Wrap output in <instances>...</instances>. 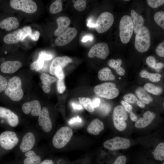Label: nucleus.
<instances>
[{
  "label": "nucleus",
  "mask_w": 164,
  "mask_h": 164,
  "mask_svg": "<svg viewBox=\"0 0 164 164\" xmlns=\"http://www.w3.org/2000/svg\"><path fill=\"white\" fill-rule=\"evenodd\" d=\"M95 93L98 96L108 99L116 97L119 91L113 82H106L97 85L94 88Z\"/></svg>",
  "instance_id": "nucleus-3"
},
{
  "label": "nucleus",
  "mask_w": 164,
  "mask_h": 164,
  "mask_svg": "<svg viewBox=\"0 0 164 164\" xmlns=\"http://www.w3.org/2000/svg\"><path fill=\"white\" fill-rule=\"evenodd\" d=\"M140 76L143 78H148L151 81L157 82L161 80L162 75L158 73H150L145 70H142L139 73Z\"/></svg>",
  "instance_id": "nucleus-30"
},
{
  "label": "nucleus",
  "mask_w": 164,
  "mask_h": 164,
  "mask_svg": "<svg viewBox=\"0 0 164 164\" xmlns=\"http://www.w3.org/2000/svg\"><path fill=\"white\" fill-rule=\"evenodd\" d=\"M77 30L74 28L69 27L64 32L58 36L55 41V44L61 46L67 44L76 37Z\"/></svg>",
  "instance_id": "nucleus-14"
},
{
  "label": "nucleus",
  "mask_w": 164,
  "mask_h": 164,
  "mask_svg": "<svg viewBox=\"0 0 164 164\" xmlns=\"http://www.w3.org/2000/svg\"><path fill=\"white\" fill-rule=\"evenodd\" d=\"M24 155L26 158L23 160V164H40L41 162L40 156L33 149L25 153Z\"/></svg>",
  "instance_id": "nucleus-23"
},
{
  "label": "nucleus",
  "mask_w": 164,
  "mask_h": 164,
  "mask_svg": "<svg viewBox=\"0 0 164 164\" xmlns=\"http://www.w3.org/2000/svg\"><path fill=\"white\" fill-rule=\"evenodd\" d=\"M38 126L46 133L50 132L53 128L52 122L47 108L43 107L41 110L38 120Z\"/></svg>",
  "instance_id": "nucleus-13"
},
{
  "label": "nucleus",
  "mask_w": 164,
  "mask_h": 164,
  "mask_svg": "<svg viewBox=\"0 0 164 164\" xmlns=\"http://www.w3.org/2000/svg\"><path fill=\"white\" fill-rule=\"evenodd\" d=\"M155 114L149 111L145 112L142 118H140L135 124V126L138 128H144L150 125L155 118Z\"/></svg>",
  "instance_id": "nucleus-19"
},
{
  "label": "nucleus",
  "mask_w": 164,
  "mask_h": 164,
  "mask_svg": "<svg viewBox=\"0 0 164 164\" xmlns=\"http://www.w3.org/2000/svg\"><path fill=\"white\" fill-rule=\"evenodd\" d=\"M75 0H73L72 2H73L74 3L75 2Z\"/></svg>",
  "instance_id": "nucleus-59"
},
{
  "label": "nucleus",
  "mask_w": 164,
  "mask_h": 164,
  "mask_svg": "<svg viewBox=\"0 0 164 164\" xmlns=\"http://www.w3.org/2000/svg\"><path fill=\"white\" fill-rule=\"evenodd\" d=\"M127 161L126 157L121 155L117 158L113 164H125Z\"/></svg>",
  "instance_id": "nucleus-45"
},
{
  "label": "nucleus",
  "mask_w": 164,
  "mask_h": 164,
  "mask_svg": "<svg viewBox=\"0 0 164 164\" xmlns=\"http://www.w3.org/2000/svg\"><path fill=\"white\" fill-rule=\"evenodd\" d=\"M119 36L121 42L126 44L130 41L133 34L134 28L131 17L123 16L119 23Z\"/></svg>",
  "instance_id": "nucleus-5"
},
{
  "label": "nucleus",
  "mask_w": 164,
  "mask_h": 164,
  "mask_svg": "<svg viewBox=\"0 0 164 164\" xmlns=\"http://www.w3.org/2000/svg\"><path fill=\"white\" fill-rule=\"evenodd\" d=\"M58 28L54 32V35L58 36L64 32L68 28L70 23V19L67 16H60L56 20Z\"/></svg>",
  "instance_id": "nucleus-20"
},
{
  "label": "nucleus",
  "mask_w": 164,
  "mask_h": 164,
  "mask_svg": "<svg viewBox=\"0 0 164 164\" xmlns=\"http://www.w3.org/2000/svg\"><path fill=\"white\" fill-rule=\"evenodd\" d=\"M57 89L60 94H62L66 89V87L63 79H58L57 82Z\"/></svg>",
  "instance_id": "nucleus-42"
},
{
  "label": "nucleus",
  "mask_w": 164,
  "mask_h": 164,
  "mask_svg": "<svg viewBox=\"0 0 164 164\" xmlns=\"http://www.w3.org/2000/svg\"><path fill=\"white\" fill-rule=\"evenodd\" d=\"M22 66L21 62L18 60H9L2 63L0 67L1 71L3 73H12L18 70Z\"/></svg>",
  "instance_id": "nucleus-18"
},
{
  "label": "nucleus",
  "mask_w": 164,
  "mask_h": 164,
  "mask_svg": "<svg viewBox=\"0 0 164 164\" xmlns=\"http://www.w3.org/2000/svg\"><path fill=\"white\" fill-rule=\"evenodd\" d=\"M157 54L159 56L162 57L164 56V41L160 43L155 49Z\"/></svg>",
  "instance_id": "nucleus-43"
},
{
  "label": "nucleus",
  "mask_w": 164,
  "mask_h": 164,
  "mask_svg": "<svg viewBox=\"0 0 164 164\" xmlns=\"http://www.w3.org/2000/svg\"><path fill=\"white\" fill-rule=\"evenodd\" d=\"M164 64L161 62L157 63L156 65V69H160L164 67Z\"/></svg>",
  "instance_id": "nucleus-58"
},
{
  "label": "nucleus",
  "mask_w": 164,
  "mask_h": 164,
  "mask_svg": "<svg viewBox=\"0 0 164 164\" xmlns=\"http://www.w3.org/2000/svg\"><path fill=\"white\" fill-rule=\"evenodd\" d=\"M40 36V33L38 31H33L31 35L29 37L32 40L35 41L38 40Z\"/></svg>",
  "instance_id": "nucleus-47"
},
{
  "label": "nucleus",
  "mask_w": 164,
  "mask_h": 164,
  "mask_svg": "<svg viewBox=\"0 0 164 164\" xmlns=\"http://www.w3.org/2000/svg\"><path fill=\"white\" fill-rule=\"evenodd\" d=\"M124 101L128 103H136L138 100L133 94L128 93L125 94L123 97Z\"/></svg>",
  "instance_id": "nucleus-38"
},
{
  "label": "nucleus",
  "mask_w": 164,
  "mask_h": 164,
  "mask_svg": "<svg viewBox=\"0 0 164 164\" xmlns=\"http://www.w3.org/2000/svg\"><path fill=\"white\" fill-rule=\"evenodd\" d=\"M95 24L92 22V19L91 18L89 19L87 21V25L90 27H95Z\"/></svg>",
  "instance_id": "nucleus-54"
},
{
  "label": "nucleus",
  "mask_w": 164,
  "mask_h": 164,
  "mask_svg": "<svg viewBox=\"0 0 164 164\" xmlns=\"http://www.w3.org/2000/svg\"><path fill=\"white\" fill-rule=\"evenodd\" d=\"M40 78L43 84L42 88L44 92L49 93L50 91V86L56 81V78L48 74L43 73L40 76Z\"/></svg>",
  "instance_id": "nucleus-26"
},
{
  "label": "nucleus",
  "mask_w": 164,
  "mask_h": 164,
  "mask_svg": "<svg viewBox=\"0 0 164 164\" xmlns=\"http://www.w3.org/2000/svg\"><path fill=\"white\" fill-rule=\"evenodd\" d=\"M82 121L81 118L78 116L76 118L74 117L71 118L69 121L68 123L69 124H72L76 122H80Z\"/></svg>",
  "instance_id": "nucleus-49"
},
{
  "label": "nucleus",
  "mask_w": 164,
  "mask_h": 164,
  "mask_svg": "<svg viewBox=\"0 0 164 164\" xmlns=\"http://www.w3.org/2000/svg\"><path fill=\"white\" fill-rule=\"evenodd\" d=\"M128 118L127 112L121 105L115 107L114 109L113 119L115 128L119 131L124 130L126 128L125 121Z\"/></svg>",
  "instance_id": "nucleus-7"
},
{
  "label": "nucleus",
  "mask_w": 164,
  "mask_h": 164,
  "mask_svg": "<svg viewBox=\"0 0 164 164\" xmlns=\"http://www.w3.org/2000/svg\"><path fill=\"white\" fill-rule=\"evenodd\" d=\"M163 164H164V162H163Z\"/></svg>",
  "instance_id": "nucleus-61"
},
{
  "label": "nucleus",
  "mask_w": 164,
  "mask_h": 164,
  "mask_svg": "<svg viewBox=\"0 0 164 164\" xmlns=\"http://www.w3.org/2000/svg\"><path fill=\"white\" fill-rule=\"evenodd\" d=\"M136 104L139 107L142 108H145V104L139 100H138Z\"/></svg>",
  "instance_id": "nucleus-57"
},
{
  "label": "nucleus",
  "mask_w": 164,
  "mask_h": 164,
  "mask_svg": "<svg viewBox=\"0 0 164 164\" xmlns=\"http://www.w3.org/2000/svg\"><path fill=\"white\" fill-rule=\"evenodd\" d=\"M30 68L32 70H35L36 71H38L39 70L36 60L32 63L30 65Z\"/></svg>",
  "instance_id": "nucleus-48"
},
{
  "label": "nucleus",
  "mask_w": 164,
  "mask_h": 164,
  "mask_svg": "<svg viewBox=\"0 0 164 164\" xmlns=\"http://www.w3.org/2000/svg\"><path fill=\"white\" fill-rule=\"evenodd\" d=\"M19 142L18 136L13 131H5L0 135V145L5 150H12L18 144Z\"/></svg>",
  "instance_id": "nucleus-6"
},
{
  "label": "nucleus",
  "mask_w": 164,
  "mask_h": 164,
  "mask_svg": "<svg viewBox=\"0 0 164 164\" xmlns=\"http://www.w3.org/2000/svg\"><path fill=\"white\" fill-rule=\"evenodd\" d=\"M8 82L6 79L0 75V92L5 90L7 86Z\"/></svg>",
  "instance_id": "nucleus-44"
},
{
  "label": "nucleus",
  "mask_w": 164,
  "mask_h": 164,
  "mask_svg": "<svg viewBox=\"0 0 164 164\" xmlns=\"http://www.w3.org/2000/svg\"><path fill=\"white\" fill-rule=\"evenodd\" d=\"M144 89L148 92L155 95L161 94L162 92V88L150 83L145 84Z\"/></svg>",
  "instance_id": "nucleus-33"
},
{
  "label": "nucleus",
  "mask_w": 164,
  "mask_h": 164,
  "mask_svg": "<svg viewBox=\"0 0 164 164\" xmlns=\"http://www.w3.org/2000/svg\"><path fill=\"white\" fill-rule=\"evenodd\" d=\"M152 153L154 159L157 160L162 161L164 159V143L161 142L156 146Z\"/></svg>",
  "instance_id": "nucleus-32"
},
{
  "label": "nucleus",
  "mask_w": 164,
  "mask_h": 164,
  "mask_svg": "<svg viewBox=\"0 0 164 164\" xmlns=\"http://www.w3.org/2000/svg\"><path fill=\"white\" fill-rule=\"evenodd\" d=\"M40 103L37 100L26 102L23 104L22 110L24 113L27 114L30 112L32 116H38L41 110Z\"/></svg>",
  "instance_id": "nucleus-17"
},
{
  "label": "nucleus",
  "mask_w": 164,
  "mask_h": 164,
  "mask_svg": "<svg viewBox=\"0 0 164 164\" xmlns=\"http://www.w3.org/2000/svg\"><path fill=\"white\" fill-rule=\"evenodd\" d=\"M10 5L13 9L21 10L28 13H32L37 10L36 3L32 0H11Z\"/></svg>",
  "instance_id": "nucleus-10"
},
{
  "label": "nucleus",
  "mask_w": 164,
  "mask_h": 164,
  "mask_svg": "<svg viewBox=\"0 0 164 164\" xmlns=\"http://www.w3.org/2000/svg\"><path fill=\"white\" fill-rule=\"evenodd\" d=\"M104 129L103 122L98 118H96L90 123L87 128V132L90 134L97 135Z\"/></svg>",
  "instance_id": "nucleus-21"
},
{
  "label": "nucleus",
  "mask_w": 164,
  "mask_h": 164,
  "mask_svg": "<svg viewBox=\"0 0 164 164\" xmlns=\"http://www.w3.org/2000/svg\"><path fill=\"white\" fill-rule=\"evenodd\" d=\"M122 63V60L120 59L117 60L112 59L108 61V64L110 67L116 70L118 74L123 76L125 74V69L121 67Z\"/></svg>",
  "instance_id": "nucleus-28"
},
{
  "label": "nucleus",
  "mask_w": 164,
  "mask_h": 164,
  "mask_svg": "<svg viewBox=\"0 0 164 164\" xmlns=\"http://www.w3.org/2000/svg\"><path fill=\"white\" fill-rule=\"evenodd\" d=\"M80 103L87 111L89 112H93L94 111L92 102L91 100L88 97H79L78 98Z\"/></svg>",
  "instance_id": "nucleus-31"
},
{
  "label": "nucleus",
  "mask_w": 164,
  "mask_h": 164,
  "mask_svg": "<svg viewBox=\"0 0 164 164\" xmlns=\"http://www.w3.org/2000/svg\"><path fill=\"white\" fill-rule=\"evenodd\" d=\"M119 79H121V77H120L119 78Z\"/></svg>",
  "instance_id": "nucleus-60"
},
{
  "label": "nucleus",
  "mask_w": 164,
  "mask_h": 164,
  "mask_svg": "<svg viewBox=\"0 0 164 164\" xmlns=\"http://www.w3.org/2000/svg\"><path fill=\"white\" fill-rule=\"evenodd\" d=\"M151 44V36L148 28L143 26L136 33L135 46L137 50L140 53H144L149 49Z\"/></svg>",
  "instance_id": "nucleus-2"
},
{
  "label": "nucleus",
  "mask_w": 164,
  "mask_h": 164,
  "mask_svg": "<svg viewBox=\"0 0 164 164\" xmlns=\"http://www.w3.org/2000/svg\"><path fill=\"white\" fill-rule=\"evenodd\" d=\"M73 135L72 129L68 126L60 128L56 133L52 139V144L56 148L64 147L69 142Z\"/></svg>",
  "instance_id": "nucleus-4"
},
{
  "label": "nucleus",
  "mask_w": 164,
  "mask_h": 164,
  "mask_svg": "<svg viewBox=\"0 0 164 164\" xmlns=\"http://www.w3.org/2000/svg\"><path fill=\"white\" fill-rule=\"evenodd\" d=\"M121 103L127 112L130 113L132 111V106L129 103L124 101H121Z\"/></svg>",
  "instance_id": "nucleus-46"
},
{
  "label": "nucleus",
  "mask_w": 164,
  "mask_h": 164,
  "mask_svg": "<svg viewBox=\"0 0 164 164\" xmlns=\"http://www.w3.org/2000/svg\"><path fill=\"white\" fill-rule=\"evenodd\" d=\"M147 65L151 68L156 69L157 63L155 58L153 56H148L146 60Z\"/></svg>",
  "instance_id": "nucleus-41"
},
{
  "label": "nucleus",
  "mask_w": 164,
  "mask_h": 164,
  "mask_svg": "<svg viewBox=\"0 0 164 164\" xmlns=\"http://www.w3.org/2000/svg\"><path fill=\"white\" fill-rule=\"evenodd\" d=\"M72 60L67 56H59L56 58L52 61L50 68V73L55 75L56 73L60 71L68 63L72 62Z\"/></svg>",
  "instance_id": "nucleus-15"
},
{
  "label": "nucleus",
  "mask_w": 164,
  "mask_h": 164,
  "mask_svg": "<svg viewBox=\"0 0 164 164\" xmlns=\"http://www.w3.org/2000/svg\"><path fill=\"white\" fill-rule=\"evenodd\" d=\"M52 58L51 55L46 54L45 51L40 52L39 54L38 58L36 60L39 70L42 68L45 60H50Z\"/></svg>",
  "instance_id": "nucleus-34"
},
{
  "label": "nucleus",
  "mask_w": 164,
  "mask_h": 164,
  "mask_svg": "<svg viewBox=\"0 0 164 164\" xmlns=\"http://www.w3.org/2000/svg\"><path fill=\"white\" fill-rule=\"evenodd\" d=\"M130 117L131 120L133 121H136L138 119L137 116L132 111L130 113Z\"/></svg>",
  "instance_id": "nucleus-53"
},
{
  "label": "nucleus",
  "mask_w": 164,
  "mask_h": 164,
  "mask_svg": "<svg viewBox=\"0 0 164 164\" xmlns=\"http://www.w3.org/2000/svg\"><path fill=\"white\" fill-rule=\"evenodd\" d=\"M114 17L110 12H105L101 13L97 18L95 28L99 33H102L108 30L112 26Z\"/></svg>",
  "instance_id": "nucleus-8"
},
{
  "label": "nucleus",
  "mask_w": 164,
  "mask_h": 164,
  "mask_svg": "<svg viewBox=\"0 0 164 164\" xmlns=\"http://www.w3.org/2000/svg\"><path fill=\"white\" fill-rule=\"evenodd\" d=\"M154 19L156 23L164 29V12L160 11L156 13L154 16Z\"/></svg>",
  "instance_id": "nucleus-36"
},
{
  "label": "nucleus",
  "mask_w": 164,
  "mask_h": 164,
  "mask_svg": "<svg viewBox=\"0 0 164 164\" xmlns=\"http://www.w3.org/2000/svg\"><path fill=\"white\" fill-rule=\"evenodd\" d=\"M93 39V37L91 35H87L84 36L81 40L83 42H86L88 40L92 41Z\"/></svg>",
  "instance_id": "nucleus-51"
},
{
  "label": "nucleus",
  "mask_w": 164,
  "mask_h": 164,
  "mask_svg": "<svg viewBox=\"0 0 164 164\" xmlns=\"http://www.w3.org/2000/svg\"><path fill=\"white\" fill-rule=\"evenodd\" d=\"M37 138L34 132L28 131L23 135L19 145V150L25 153L34 148L37 142Z\"/></svg>",
  "instance_id": "nucleus-9"
},
{
  "label": "nucleus",
  "mask_w": 164,
  "mask_h": 164,
  "mask_svg": "<svg viewBox=\"0 0 164 164\" xmlns=\"http://www.w3.org/2000/svg\"><path fill=\"white\" fill-rule=\"evenodd\" d=\"M97 76L98 79L102 81L113 80L115 79V77L112 73L111 70L107 67L99 70Z\"/></svg>",
  "instance_id": "nucleus-27"
},
{
  "label": "nucleus",
  "mask_w": 164,
  "mask_h": 164,
  "mask_svg": "<svg viewBox=\"0 0 164 164\" xmlns=\"http://www.w3.org/2000/svg\"><path fill=\"white\" fill-rule=\"evenodd\" d=\"M135 93L140 101L144 104H149L153 101L152 98L142 87L138 88Z\"/></svg>",
  "instance_id": "nucleus-29"
},
{
  "label": "nucleus",
  "mask_w": 164,
  "mask_h": 164,
  "mask_svg": "<svg viewBox=\"0 0 164 164\" xmlns=\"http://www.w3.org/2000/svg\"><path fill=\"white\" fill-rule=\"evenodd\" d=\"M55 75L59 79H63L64 77V75L63 70L56 73Z\"/></svg>",
  "instance_id": "nucleus-50"
},
{
  "label": "nucleus",
  "mask_w": 164,
  "mask_h": 164,
  "mask_svg": "<svg viewBox=\"0 0 164 164\" xmlns=\"http://www.w3.org/2000/svg\"><path fill=\"white\" fill-rule=\"evenodd\" d=\"M22 31L19 29L5 36L4 38V42L7 44L16 43L21 40Z\"/></svg>",
  "instance_id": "nucleus-25"
},
{
  "label": "nucleus",
  "mask_w": 164,
  "mask_h": 164,
  "mask_svg": "<svg viewBox=\"0 0 164 164\" xmlns=\"http://www.w3.org/2000/svg\"><path fill=\"white\" fill-rule=\"evenodd\" d=\"M131 15L133 25V31L136 34L143 26L144 19L142 16L139 15L134 9L131 11Z\"/></svg>",
  "instance_id": "nucleus-24"
},
{
  "label": "nucleus",
  "mask_w": 164,
  "mask_h": 164,
  "mask_svg": "<svg viewBox=\"0 0 164 164\" xmlns=\"http://www.w3.org/2000/svg\"><path fill=\"white\" fill-rule=\"evenodd\" d=\"M103 145L105 148L108 150H115L127 149L130 145V142L127 138L116 136L106 141Z\"/></svg>",
  "instance_id": "nucleus-11"
},
{
  "label": "nucleus",
  "mask_w": 164,
  "mask_h": 164,
  "mask_svg": "<svg viewBox=\"0 0 164 164\" xmlns=\"http://www.w3.org/2000/svg\"><path fill=\"white\" fill-rule=\"evenodd\" d=\"M0 118L5 119L8 125L12 127H15L19 123L18 116L10 109L0 107Z\"/></svg>",
  "instance_id": "nucleus-16"
},
{
  "label": "nucleus",
  "mask_w": 164,
  "mask_h": 164,
  "mask_svg": "<svg viewBox=\"0 0 164 164\" xmlns=\"http://www.w3.org/2000/svg\"><path fill=\"white\" fill-rule=\"evenodd\" d=\"M19 25L18 20L14 17H10L4 19L0 22V28L9 31L18 28Z\"/></svg>",
  "instance_id": "nucleus-22"
},
{
  "label": "nucleus",
  "mask_w": 164,
  "mask_h": 164,
  "mask_svg": "<svg viewBox=\"0 0 164 164\" xmlns=\"http://www.w3.org/2000/svg\"><path fill=\"white\" fill-rule=\"evenodd\" d=\"M40 164H54V163L52 160L47 159L43 160Z\"/></svg>",
  "instance_id": "nucleus-55"
},
{
  "label": "nucleus",
  "mask_w": 164,
  "mask_h": 164,
  "mask_svg": "<svg viewBox=\"0 0 164 164\" xmlns=\"http://www.w3.org/2000/svg\"><path fill=\"white\" fill-rule=\"evenodd\" d=\"M62 9V4L61 0H56L50 5L49 11L52 14H55L60 12Z\"/></svg>",
  "instance_id": "nucleus-35"
},
{
  "label": "nucleus",
  "mask_w": 164,
  "mask_h": 164,
  "mask_svg": "<svg viewBox=\"0 0 164 164\" xmlns=\"http://www.w3.org/2000/svg\"><path fill=\"white\" fill-rule=\"evenodd\" d=\"M22 29V33L20 40L22 41L27 36L29 37L31 35L32 32L31 28L29 26H24Z\"/></svg>",
  "instance_id": "nucleus-39"
},
{
  "label": "nucleus",
  "mask_w": 164,
  "mask_h": 164,
  "mask_svg": "<svg viewBox=\"0 0 164 164\" xmlns=\"http://www.w3.org/2000/svg\"><path fill=\"white\" fill-rule=\"evenodd\" d=\"M109 50L108 44L105 43H100L94 45L90 49L88 54L90 58L94 56L104 59L108 55Z\"/></svg>",
  "instance_id": "nucleus-12"
},
{
  "label": "nucleus",
  "mask_w": 164,
  "mask_h": 164,
  "mask_svg": "<svg viewBox=\"0 0 164 164\" xmlns=\"http://www.w3.org/2000/svg\"><path fill=\"white\" fill-rule=\"evenodd\" d=\"M22 87L20 78L17 76H13L8 82L4 92L12 101H19L22 99L24 95Z\"/></svg>",
  "instance_id": "nucleus-1"
},
{
  "label": "nucleus",
  "mask_w": 164,
  "mask_h": 164,
  "mask_svg": "<svg viewBox=\"0 0 164 164\" xmlns=\"http://www.w3.org/2000/svg\"><path fill=\"white\" fill-rule=\"evenodd\" d=\"M100 102V100L99 98H95L92 102V104L94 107L95 108L98 107L99 105Z\"/></svg>",
  "instance_id": "nucleus-52"
},
{
  "label": "nucleus",
  "mask_w": 164,
  "mask_h": 164,
  "mask_svg": "<svg viewBox=\"0 0 164 164\" xmlns=\"http://www.w3.org/2000/svg\"><path fill=\"white\" fill-rule=\"evenodd\" d=\"M73 6L75 9L77 11H83L86 6V1L84 0H77L73 3Z\"/></svg>",
  "instance_id": "nucleus-37"
},
{
  "label": "nucleus",
  "mask_w": 164,
  "mask_h": 164,
  "mask_svg": "<svg viewBox=\"0 0 164 164\" xmlns=\"http://www.w3.org/2000/svg\"><path fill=\"white\" fill-rule=\"evenodd\" d=\"M147 1L149 5L154 8L158 7L164 3L163 0H147Z\"/></svg>",
  "instance_id": "nucleus-40"
},
{
  "label": "nucleus",
  "mask_w": 164,
  "mask_h": 164,
  "mask_svg": "<svg viewBox=\"0 0 164 164\" xmlns=\"http://www.w3.org/2000/svg\"><path fill=\"white\" fill-rule=\"evenodd\" d=\"M73 108L74 109L80 110L83 108L82 106L80 105H77L74 103L72 104Z\"/></svg>",
  "instance_id": "nucleus-56"
}]
</instances>
